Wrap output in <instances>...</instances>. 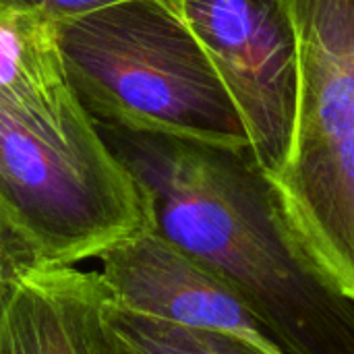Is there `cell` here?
I'll list each match as a JSON object with an SVG mask.
<instances>
[{
    "mask_svg": "<svg viewBox=\"0 0 354 354\" xmlns=\"http://www.w3.org/2000/svg\"><path fill=\"white\" fill-rule=\"evenodd\" d=\"M122 2V0H0V8H12V10H27V12H37L54 23L85 15L91 10H97L102 6ZM170 6L172 0H162Z\"/></svg>",
    "mask_w": 354,
    "mask_h": 354,
    "instance_id": "obj_11",
    "label": "cell"
},
{
    "mask_svg": "<svg viewBox=\"0 0 354 354\" xmlns=\"http://www.w3.org/2000/svg\"><path fill=\"white\" fill-rule=\"evenodd\" d=\"M106 319L118 354H278L230 332L160 322L116 307L112 301Z\"/></svg>",
    "mask_w": 354,
    "mask_h": 354,
    "instance_id": "obj_9",
    "label": "cell"
},
{
    "mask_svg": "<svg viewBox=\"0 0 354 354\" xmlns=\"http://www.w3.org/2000/svg\"><path fill=\"white\" fill-rule=\"evenodd\" d=\"M222 77L259 164L288 162L299 108V37L290 0H172Z\"/></svg>",
    "mask_w": 354,
    "mask_h": 354,
    "instance_id": "obj_5",
    "label": "cell"
},
{
    "mask_svg": "<svg viewBox=\"0 0 354 354\" xmlns=\"http://www.w3.org/2000/svg\"><path fill=\"white\" fill-rule=\"evenodd\" d=\"M97 272L41 268L0 311V354H118Z\"/></svg>",
    "mask_w": 354,
    "mask_h": 354,
    "instance_id": "obj_7",
    "label": "cell"
},
{
    "mask_svg": "<svg viewBox=\"0 0 354 354\" xmlns=\"http://www.w3.org/2000/svg\"><path fill=\"white\" fill-rule=\"evenodd\" d=\"M77 102L56 23L37 12L0 8V104L60 108Z\"/></svg>",
    "mask_w": 354,
    "mask_h": 354,
    "instance_id": "obj_8",
    "label": "cell"
},
{
    "mask_svg": "<svg viewBox=\"0 0 354 354\" xmlns=\"http://www.w3.org/2000/svg\"><path fill=\"white\" fill-rule=\"evenodd\" d=\"M41 268L46 259L39 247L0 201V311L12 288Z\"/></svg>",
    "mask_w": 354,
    "mask_h": 354,
    "instance_id": "obj_10",
    "label": "cell"
},
{
    "mask_svg": "<svg viewBox=\"0 0 354 354\" xmlns=\"http://www.w3.org/2000/svg\"><path fill=\"white\" fill-rule=\"evenodd\" d=\"M95 259L102 263L97 276L116 307L176 326L230 332L286 354L218 276L147 224Z\"/></svg>",
    "mask_w": 354,
    "mask_h": 354,
    "instance_id": "obj_6",
    "label": "cell"
},
{
    "mask_svg": "<svg viewBox=\"0 0 354 354\" xmlns=\"http://www.w3.org/2000/svg\"><path fill=\"white\" fill-rule=\"evenodd\" d=\"M68 81L95 122L251 147L214 62L162 0H122L56 23Z\"/></svg>",
    "mask_w": 354,
    "mask_h": 354,
    "instance_id": "obj_2",
    "label": "cell"
},
{
    "mask_svg": "<svg viewBox=\"0 0 354 354\" xmlns=\"http://www.w3.org/2000/svg\"><path fill=\"white\" fill-rule=\"evenodd\" d=\"M145 224L218 276L286 354H354V303L319 266L255 151L95 122Z\"/></svg>",
    "mask_w": 354,
    "mask_h": 354,
    "instance_id": "obj_1",
    "label": "cell"
},
{
    "mask_svg": "<svg viewBox=\"0 0 354 354\" xmlns=\"http://www.w3.org/2000/svg\"><path fill=\"white\" fill-rule=\"evenodd\" d=\"M299 108L286 166L272 176L303 241L354 303V0H290Z\"/></svg>",
    "mask_w": 354,
    "mask_h": 354,
    "instance_id": "obj_4",
    "label": "cell"
},
{
    "mask_svg": "<svg viewBox=\"0 0 354 354\" xmlns=\"http://www.w3.org/2000/svg\"><path fill=\"white\" fill-rule=\"evenodd\" d=\"M0 201L50 268L95 259L145 224L133 178L81 102L0 104Z\"/></svg>",
    "mask_w": 354,
    "mask_h": 354,
    "instance_id": "obj_3",
    "label": "cell"
}]
</instances>
